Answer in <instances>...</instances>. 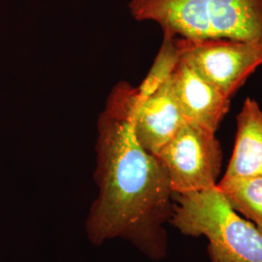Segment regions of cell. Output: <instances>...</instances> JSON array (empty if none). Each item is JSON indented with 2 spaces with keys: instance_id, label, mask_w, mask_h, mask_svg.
<instances>
[{
  "instance_id": "obj_7",
  "label": "cell",
  "mask_w": 262,
  "mask_h": 262,
  "mask_svg": "<svg viewBox=\"0 0 262 262\" xmlns=\"http://www.w3.org/2000/svg\"><path fill=\"white\" fill-rule=\"evenodd\" d=\"M186 121L172 89L171 77L154 93L138 98L134 113V130L141 145L157 156Z\"/></svg>"
},
{
  "instance_id": "obj_2",
  "label": "cell",
  "mask_w": 262,
  "mask_h": 262,
  "mask_svg": "<svg viewBox=\"0 0 262 262\" xmlns=\"http://www.w3.org/2000/svg\"><path fill=\"white\" fill-rule=\"evenodd\" d=\"M131 16L158 24L163 36L262 43V0H131Z\"/></svg>"
},
{
  "instance_id": "obj_5",
  "label": "cell",
  "mask_w": 262,
  "mask_h": 262,
  "mask_svg": "<svg viewBox=\"0 0 262 262\" xmlns=\"http://www.w3.org/2000/svg\"><path fill=\"white\" fill-rule=\"evenodd\" d=\"M175 42L180 58L230 98L262 64L261 42L178 37Z\"/></svg>"
},
{
  "instance_id": "obj_1",
  "label": "cell",
  "mask_w": 262,
  "mask_h": 262,
  "mask_svg": "<svg viewBox=\"0 0 262 262\" xmlns=\"http://www.w3.org/2000/svg\"><path fill=\"white\" fill-rule=\"evenodd\" d=\"M136 103L137 89L121 82L113 89L98 118V195L85 228L94 245L120 238L159 260L167 254L165 224L173 214L174 192L159 159L136 137Z\"/></svg>"
},
{
  "instance_id": "obj_9",
  "label": "cell",
  "mask_w": 262,
  "mask_h": 262,
  "mask_svg": "<svg viewBox=\"0 0 262 262\" xmlns=\"http://www.w3.org/2000/svg\"><path fill=\"white\" fill-rule=\"evenodd\" d=\"M216 186L235 210L262 231V176L223 178Z\"/></svg>"
},
{
  "instance_id": "obj_8",
  "label": "cell",
  "mask_w": 262,
  "mask_h": 262,
  "mask_svg": "<svg viewBox=\"0 0 262 262\" xmlns=\"http://www.w3.org/2000/svg\"><path fill=\"white\" fill-rule=\"evenodd\" d=\"M262 176V109L247 98L237 116L234 149L223 178Z\"/></svg>"
},
{
  "instance_id": "obj_3",
  "label": "cell",
  "mask_w": 262,
  "mask_h": 262,
  "mask_svg": "<svg viewBox=\"0 0 262 262\" xmlns=\"http://www.w3.org/2000/svg\"><path fill=\"white\" fill-rule=\"evenodd\" d=\"M170 223L181 233L203 236L211 262H262V231L242 217L217 186L174 194Z\"/></svg>"
},
{
  "instance_id": "obj_4",
  "label": "cell",
  "mask_w": 262,
  "mask_h": 262,
  "mask_svg": "<svg viewBox=\"0 0 262 262\" xmlns=\"http://www.w3.org/2000/svg\"><path fill=\"white\" fill-rule=\"evenodd\" d=\"M156 157L167 173L174 194L217 185L223 150L214 131L186 122Z\"/></svg>"
},
{
  "instance_id": "obj_6",
  "label": "cell",
  "mask_w": 262,
  "mask_h": 262,
  "mask_svg": "<svg viewBox=\"0 0 262 262\" xmlns=\"http://www.w3.org/2000/svg\"><path fill=\"white\" fill-rule=\"evenodd\" d=\"M171 84L186 122L216 132L231 98L181 58L171 74Z\"/></svg>"
}]
</instances>
